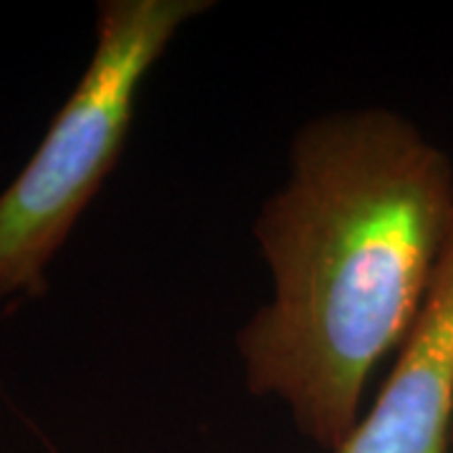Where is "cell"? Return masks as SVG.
<instances>
[{"label": "cell", "instance_id": "7a4b0ae2", "mask_svg": "<svg viewBox=\"0 0 453 453\" xmlns=\"http://www.w3.org/2000/svg\"><path fill=\"white\" fill-rule=\"evenodd\" d=\"M210 0H106L81 81L18 177L0 192V300L46 292L58 255L119 162L136 98L177 33Z\"/></svg>", "mask_w": 453, "mask_h": 453}, {"label": "cell", "instance_id": "6da1fadb", "mask_svg": "<svg viewBox=\"0 0 453 453\" xmlns=\"http://www.w3.org/2000/svg\"><path fill=\"white\" fill-rule=\"evenodd\" d=\"M451 234V157L411 119L348 109L308 121L252 226L273 297L237 333L250 393L288 405L315 446L342 449Z\"/></svg>", "mask_w": 453, "mask_h": 453}, {"label": "cell", "instance_id": "3957f363", "mask_svg": "<svg viewBox=\"0 0 453 453\" xmlns=\"http://www.w3.org/2000/svg\"><path fill=\"white\" fill-rule=\"evenodd\" d=\"M453 234L378 398L335 453H451Z\"/></svg>", "mask_w": 453, "mask_h": 453}]
</instances>
